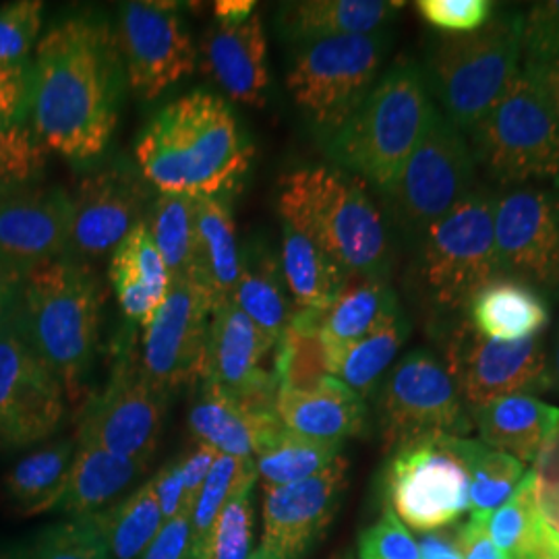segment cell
I'll use <instances>...</instances> for the list:
<instances>
[{"instance_id": "18", "label": "cell", "mask_w": 559, "mask_h": 559, "mask_svg": "<svg viewBox=\"0 0 559 559\" xmlns=\"http://www.w3.org/2000/svg\"><path fill=\"white\" fill-rule=\"evenodd\" d=\"M117 40L129 85L143 100L158 98L195 69L198 52L175 2H124Z\"/></svg>"}, {"instance_id": "26", "label": "cell", "mask_w": 559, "mask_h": 559, "mask_svg": "<svg viewBox=\"0 0 559 559\" xmlns=\"http://www.w3.org/2000/svg\"><path fill=\"white\" fill-rule=\"evenodd\" d=\"M466 321L485 340L522 342L547 330L551 309L547 295L533 284L496 276L468 300Z\"/></svg>"}, {"instance_id": "25", "label": "cell", "mask_w": 559, "mask_h": 559, "mask_svg": "<svg viewBox=\"0 0 559 559\" xmlns=\"http://www.w3.org/2000/svg\"><path fill=\"white\" fill-rule=\"evenodd\" d=\"M187 425L200 443L218 454L251 460L260 456L284 429L278 413H253L207 381H201Z\"/></svg>"}, {"instance_id": "12", "label": "cell", "mask_w": 559, "mask_h": 559, "mask_svg": "<svg viewBox=\"0 0 559 559\" xmlns=\"http://www.w3.org/2000/svg\"><path fill=\"white\" fill-rule=\"evenodd\" d=\"M378 413L388 450L431 436L464 438L471 431L456 381L427 348H415L394 365L381 383Z\"/></svg>"}, {"instance_id": "3", "label": "cell", "mask_w": 559, "mask_h": 559, "mask_svg": "<svg viewBox=\"0 0 559 559\" xmlns=\"http://www.w3.org/2000/svg\"><path fill=\"white\" fill-rule=\"evenodd\" d=\"M278 212L348 276L390 278L392 242L362 180L338 166H307L280 179Z\"/></svg>"}, {"instance_id": "11", "label": "cell", "mask_w": 559, "mask_h": 559, "mask_svg": "<svg viewBox=\"0 0 559 559\" xmlns=\"http://www.w3.org/2000/svg\"><path fill=\"white\" fill-rule=\"evenodd\" d=\"M475 187L477 164L468 140L436 108L419 145L385 198L400 230L417 240Z\"/></svg>"}, {"instance_id": "15", "label": "cell", "mask_w": 559, "mask_h": 559, "mask_svg": "<svg viewBox=\"0 0 559 559\" xmlns=\"http://www.w3.org/2000/svg\"><path fill=\"white\" fill-rule=\"evenodd\" d=\"M443 362L473 411L493 400L551 388L549 350L543 336L493 342L479 336L466 318L445 332Z\"/></svg>"}, {"instance_id": "4", "label": "cell", "mask_w": 559, "mask_h": 559, "mask_svg": "<svg viewBox=\"0 0 559 559\" xmlns=\"http://www.w3.org/2000/svg\"><path fill=\"white\" fill-rule=\"evenodd\" d=\"M15 318L67 399H80L100 344L102 288L90 265L59 258L32 267L21 280Z\"/></svg>"}, {"instance_id": "39", "label": "cell", "mask_w": 559, "mask_h": 559, "mask_svg": "<svg viewBox=\"0 0 559 559\" xmlns=\"http://www.w3.org/2000/svg\"><path fill=\"white\" fill-rule=\"evenodd\" d=\"M198 200L187 195L158 193L145 216V226L154 240L170 280L191 272L195 258Z\"/></svg>"}, {"instance_id": "23", "label": "cell", "mask_w": 559, "mask_h": 559, "mask_svg": "<svg viewBox=\"0 0 559 559\" xmlns=\"http://www.w3.org/2000/svg\"><path fill=\"white\" fill-rule=\"evenodd\" d=\"M201 64L230 100L263 106L270 73L260 13L240 23L214 21L201 40Z\"/></svg>"}, {"instance_id": "9", "label": "cell", "mask_w": 559, "mask_h": 559, "mask_svg": "<svg viewBox=\"0 0 559 559\" xmlns=\"http://www.w3.org/2000/svg\"><path fill=\"white\" fill-rule=\"evenodd\" d=\"M390 40L381 29L297 46L286 85L323 143L338 135L378 83Z\"/></svg>"}, {"instance_id": "33", "label": "cell", "mask_w": 559, "mask_h": 559, "mask_svg": "<svg viewBox=\"0 0 559 559\" xmlns=\"http://www.w3.org/2000/svg\"><path fill=\"white\" fill-rule=\"evenodd\" d=\"M233 302L253 321L274 346L290 325L295 309L280 272V261L263 242L251 240L240 251L239 280Z\"/></svg>"}, {"instance_id": "22", "label": "cell", "mask_w": 559, "mask_h": 559, "mask_svg": "<svg viewBox=\"0 0 559 559\" xmlns=\"http://www.w3.org/2000/svg\"><path fill=\"white\" fill-rule=\"evenodd\" d=\"M71 195L59 185L29 182L0 191V265L25 276L69 258Z\"/></svg>"}, {"instance_id": "29", "label": "cell", "mask_w": 559, "mask_h": 559, "mask_svg": "<svg viewBox=\"0 0 559 559\" xmlns=\"http://www.w3.org/2000/svg\"><path fill=\"white\" fill-rule=\"evenodd\" d=\"M78 440L44 443L17 460L0 483L2 508L17 519H34L59 508L67 491Z\"/></svg>"}, {"instance_id": "1", "label": "cell", "mask_w": 559, "mask_h": 559, "mask_svg": "<svg viewBox=\"0 0 559 559\" xmlns=\"http://www.w3.org/2000/svg\"><path fill=\"white\" fill-rule=\"evenodd\" d=\"M127 69L117 29L98 15L52 25L27 67L25 120L48 152L98 158L119 124Z\"/></svg>"}, {"instance_id": "46", "label": "cell", "mask_w": 559, "mask_h": 559, "mask_svg": "<svg viewBox=\"0 0 559 559\" xmlns=\"http://www.w3.org/2000/svg\"><path fill=\"white\" fill-rule=\"evenodd\" d=\"M48 164L44 147L27 120L0 117V191L38 182Z\"/></svg>"}, {"instance_id": "40", "label": "cell", "mask_w": 559, "mask_h": 559, "mask_svg": "<svg viewBox=\"0 0 559 559\" xmlns=\"http://www.w3.org/2000/svg\"><path fill=\"white\" fill-rule=\"evenodd\" d=\"M100 516L112 559H141L164 524L150 480Z\"/></svg>"}, {"instance_id": "34", "label": "cell", "mask_w": 559, "mask_h": 559, "mask_svg": "<svg viewBox=\"0 0 559 559\" xmlns=\"http://www.w3.org/2000/svg\"><path fill=\"white\" fill-rule=\"evenodd\" d=\"M280 272L295 311H323L338 297L348 274L332 260L316 240L282 222Z\"/></svg>"}, {"instance_id": "47", "label": "cell", "mask_w": 559, "mask_h": 559, "mask_svg": "<svg viewBox=\"0 0 559 559\" xmlns=\"http://www.w3.org/2000/svg\"><path fill=\"white\" fill-rule=\"evenodd\" d=\"M44 4L40 0H15L0 7V67L25 64L38 46Z\"/></svg>"}, {"instance_id": "54", "label": "cell", "mask_w": 559, "mask_h": 559, "mask_svg": "<svg viewBox=\"0 0 559 559\" xmlns=\"http://www.w3.org/2000/svg\"><path fill=\"white\" fill-rule=\"evenodd\" d=\"M27 67H0V117H20L25 119L27 100Z\"/></svg>"}, {"instance_id": "59", "label": "cell", "mask_w": 559, "mask_h": 559, "mask_svg": "<svg viewBox=\"0 0 559 559\" xmlns=\"http://www.w3.org/2000/svg\"><path fill=\"white\" fill-rule=\"evenodd\" d=\"M21 280L23 276L0 265V318L7 316L15 302H17V295H20Z\"/></svg>"}, {"instance_id": "51", "label": "cell", "mask_w": 559, "mask_h": 559, "mask_svg": "<svg viewBox=\"0 0 559 559\" xmlns=\"http://www.w3.org/2000/svg\"><path fill=\"white\" fill-rule=\"evenodd\" d=\"M191 510L185 508L175 519L166 520L141 559H191Z\"/></svg>"}, {"instance_id": "16", "label": "cell", "mask_w": 559, "mask_h": 559, "mask_svg": "<svg viewBox=\"0 0 559 559\" xmlns=\"http://www.w3.org/2000/svg\"><path fill=\"white\" fill-rule=\"evenodd\" d=\"M212 311L214 302L189 272L170 280L160 309L143 328L141 373L168 396L203 381Z\"/></svg>"}, {"instance_id": "10", "label": "cell", "mask_w": 559, "mask_h": 559, "mask_svg": "<svg viewBox=\"0 0 559 559\" xmlns=\"http://www.w3.org/2000/svg\"><path fill=\"white\" fill-rule=\"evenodd\" d=\"M454 440L431 436L406 441L385 462L381 498L408 531H441L471 510L468 468Z\"/></svg>"}, {"instance_id": "37", "label": "cell", "mask_w": 559, "mask_h": 559, "mask_svg": "<svg viewBox=\"0 0 559 559\" xmlns=\"http://www.w3.org/2000/svg\"><path fill=\"white\" fill-rule=\"evenodd\" d=\"M276 346L274 378L278 392H313L332 378V357L321 338L320 311H295Z\"/></svg>"}, {"instance_id": "17", "label": "cell", "mask_w": 559, "mask_h": 559, "mask_svg": "<svg viewBox=\"0 0 559 559\" xmlns=\"http://www.w3.org/2000/svg\"><path fill=\"white\" fill-rule=\"evenodd\" d=\"M493 235L501 276L558 295L559 185H524L498 195Z\"/></svg>"}, {"instance_id": "31", "label": "cell", "mask_w": 559, "mask_h": 559, "mask_svg": "<svg viewBox=\"0 0 559 559\" xmlns=\"http://www.w3.org/2000/svg\"><path fill=\"white\" fill-rule=\"evenodd\" d=\"M110 282L122 313L141 328L160 309L170 276L145 222L135 226L110 258Z\"/></svg>"}, {"instance_id": "36", "label": "cell", "mask_w": 559, "mask_h": 559, "mask_svg": "<svg viewBox=\"0 0 559 559\" xmlns=\"http://www.w3.org/2000/svg\"><path fill=\"white\" fill-rule=\"evenodd\" d=\"M408 336L411 321L396 305L367 336L340 350L332 360V378L360 399H369L399 357L400 348Z\"/></svg>"}, {"instance_id": "50", "label": "cell", "mask_w": 559, "mask_h": 559, "mask_svg": "<svg viewBox=\"0 0 559 559\" xmlns=\"http://www.w3.org/2000/svg\"><path fill=\"white\" fill-rule=\"evenodd\" d=\"M357 559H420L419 543L392 510L383 508L381 519L360 533Z\"/></svg>"}, {"instance_id": "61", "label": "cell", "mask_w": 559, "mask_h": 559, "mask_svg": "<svg viewBox=\"0 0 559 559\" xmlns=\"http://www.w3.org/2000/svg\"><path fill=\"white\" fill-rule=\"evenodd\" d=\"M0 559H21V543L0 540Z\"/></svg>"}, {"instance_id": "14", "label": "cell", "mask_w": 559, "mask_h": 559, "mask_svg": "<svg viewBox=\"0 0 559 559\" xmlns=\"http://www.w3.org/2000/svg\"><path fill=\"white\" fill-rule=\"evenodd\" d=\"M124 346L100 396L85 406L78 441L94 443L122 459L152 462L160 443L170 396L141 373Z\"/></svg>"}, {"instance_id": "52", "label": "cell", "mask_w": 559, "mask_h": 559, "mask_svg": "<svg viewBox=\"0 0 559 559\" xmlns=\"http://www.w3.org/2000/svg\"><path fill=\"white\" fill-rule=\"evenodd\" d=\"M150 483H152L156 500L160 503L164 522L175 519L185 508H193V503L187 500V493H185V483H182V475H180L179 460L166 462L160 471H158V475L150 480Z\"/></svg>"}, {"instance_id": "7", "label": "cell", "mask_w": 559, "mask_h": 559, "mask_svg": "<svg viewBox=\"0 0 559 559\" xmlns=\"http://www.w3.org/2000/svg\"><path fill=\"white\" fill-rule=\"evenodd\" d=\"M496 198L489 189L475 187L466 200L415 240V282L440 321L456 323L466 318L471 297L483 284L501 276L493 235Z\"/></svg>"}, {"instance_id": "13", "label": "cell", "mask_w": 559, "mask_h": 559, "mask_svg": "<svg viewBox=\"0 0 559 559\" xmlns=\"http://www.w3.org/2000/svg\"><path fill=\"white\" fill-rule=\"evenodd\" d=\"M64 415V388L23 336L13 307L0 318V450L50 440Z\"/></svg>"}, {"instance_id": "24", "label": "cell", "mask_w": 559, "mask_h": 559, "mask_svg": "<svg viewBox=\"0 0 559 559\" xmlns=\"http://www.w3.org/2000/svg\"><path fill=\"white\" fill-rule=\"evenodd\" d=\"M406 4L400 0H293L276 13L280 38L295 46L388 29Z\"/></svg>"}, {"instance_id": "48", "label": "cell", "mask_w": 559, "mask_h": 559, "mask_svg": "<svg viewBox=\"0 0 559 559\" xmlns=\"http://www.w3.org/2000/svg\"><path fill=\"white\" fill-rule=\"evenodd\" d=\"M522 62L559 60V0H539L520 11Z\"/></svg>"}, {"instance_id": "45", "label": "cell", "mask_w": 559, "mask_h": 559, "mask_svg": "<svg viewBox=\"0 0 559 559\" xmlns=\"http://www.w3.org/2000/svg\"><path fill=\"white\" fill-rule=\"evenodd\" d=\"M258 483L255 462L251 459H235L218 454L207 479L203 480L200 493L191 510V537L193 547H198L210 533L216 516L221 514L226 501L230 500L242 485Z\"/></svg>"}, {"instance_id": "56", "label": "cell", "mask_w": 559, "mask_h": 559, "mask_svg": "<svg viewBox=\"0 0 559 559\" xmlns=\"http://www.w3.org/2000/svg\"><path fill=\"white\" fill-rule=\"evenodd\" d=\"M420 559H462L459 543H456V528H441L433 533H420Z\"/></svg>"}, {"instance_id": "62", "label": "cell", "mask_w": 559, "mask_h": 559, "mask_svg": "<svg viewBox=\"0 0 559 559\" xmlns=\"http://www.w3.org/2000/svg\"><path fill=\"white\" fill-rule=\"evenodd\" d=\"M249 559H267L265 558V556H263V554H261L260 549H258V551H253V554H251V558Z\"/></svg>"}, {"instance_id": "32", "label": "cell", "mask_w": 559, "mask_h": 559, "mask_svg": "<svg viewBox=\"0 0 559 559\" xmlns=\"http://www.w3.org/2000/svg\"><path fill=\"white\" fill-rule=\"evenodd\" d=\"M195 258L191 274L214 302L233 299L239 280L240 249L228 195L198 200Z\"/></svg>"}, {"instance_id": "44", "label": "cell", "mask_w": 559, "mask_h": 559, "mask_svg": "<svg viewBox=\"0 0 559 559\" xmlns=\"http://www.w3.org/2000/svg\"><path fill=\"white\" fill-rule=\"evenodd\" d=\"M253 487L255 483L242 485L239 491L226 501L221 514L214 520L210 533L198 547L191 549V559H249L253 547Z\"/></svg>"}, {"instance_id": "55", "label": "cell", "mask_w": 559, "mask_h": 559, "mask_svg": "<svg viewBox=\"0 0 559 559\" xmlns=\"http://www.w3.org/2000/svg\"><path fill=\"white\" fill-rule=\"evenodd\" d=\"M216 459H218V452L212 450L210 445H203V443H198V448L193 452H189L187 456L179 459L185 493H187V500L191 503H195L201 485H203V480L207 479Z\"/></svg>"}, {"instance_id": "57", "label": "cell", "mask_w": 559, "mask_h": 559, "mask_svg": "<svg viewBox=\"0 0 559 559\" xmlns=\"http://www.w3.org/2000/svg\"><path fill=\"white\" fill-rule=\"evenodd\" d=\"M522 64H526V62H522ZM528 67L535 71L559 124V60L543 62V64H528Z\"/></svg>"}, {"instance_id": "5", "label": "cell", "mask_w": 559, "mask_h": 559, "mask_svg": "<svg viewBox=\"0 0 559 559\" xmlns=\"http://www.w3.org/2000/svg\"><path fill=\"white\" fill-rule=\"evenodd\" d=\"M436 110L419 62L390 67L338 135L325 143L328 156L383 195L392 189Z\"/></svg>"}, {"instance_id": "30", "label": "cell", "mask_w": 559, "mask_h": 559, "mask_svg": "<svg viewBox=\"0 0 559 559\" xmlns=\"http://www.w3.org/2000/svg\"><path fill=\"white\" fill-rule=\"evenodd\" d=\"M147 466L150 462L122 459L94 443L78 441L67 491L57 510L69 519L102 514L124 500Z\"/></svg>"}, {"instance_id": "58", "label": "cell", "mask_w": 559, "mask_h": 559, "mask_svg": "<svg viewBox=\"0 0 559 559\" xmlns=\"http://www.w3.org/2000/svg\"><path fill=\"white\" fill-rule=\"evenodd\" d=\"M255 11H258V4L253 0H218L214 4L216 21L222 23L247 21Z\"/></svg>"}, {"instance_id": "43", "label": "cell", "mask_w": 559, "mask_h": 559, "mask_svg": "<svg viewBox=\"0 0 559 559\" xmlns=\"http://www.w3.org/2000/svg\"><path fill=\"white\" fill-rule=\"evenodd\" d=\"M21 559H112L100 514L71 516L21 540Z\"/></svg>"}, {"instance_id": "49", "label": "cell", "mask_w": 559, "mask_h": 559, "mask_svg": "<svg viewBox=\"0 0 559 559\" xmlns=\"http://www.w3.org/2000/svg\"><path fill=\"white\" fill-rule=\"evenodd\" d=\"M415 7L429 27L445 36L473 34L498 11L491 0H419Z\"/></svg>"}, {"instance_id": "27", "label": "cell", "mask_w": 559, "mask_h": 559, "mask_svg": "<svg viewBox=\"0 0 559 559\" xmlns=\"http://www.w3.org/2000/svg\"><path fill=\"white\" fill-rule=\"evenodd\" d=\"M276 413L284 429L328 443H344L367 429L365 400L336 378L313 392H278Z\"/></svg>"}, {"instance_id": "60", "label": "cell", "mask_w": 559, "mask_h": 559, "mask_svg": "<svg viewBox=\"0 0 559 559\" xmlns=\"http://www.w3.org/2000/svg\"><path fill=\"white\" fill-rule=\"evenodd\" d=\"M549 378H551V385L559 388V328L556 344H554V355L549 357Z\"/></svg>"}, {"instance_id": "42", "label": "cell", "mask_w": 559, "mask_h": 559, "mask_svg": "<svg viewBox=\"0 0 559 559\" xmlns=\"http://www.w3.org/2000/svg\"><path fill=\"white\" fill-rule=\"evenodd\" d=\"M485 528L506 558H535L545 524L535 501L533 471L526 473L512 500L485 516Z\"/></svg>"}, {"instance_id": "28", "label": "cell", "mask_w": 559, "mask_h": 559, "mask_svg": "<svg viewBox=\"0 0 559 559\" xmlns=\"http://www.w3.org/2000/svg\"><path fill=\"white\" fill-rule=\"evenodd\" d=\"M480 441L522 464L535 462L558 431L559 408L533 394L493 400L473 411Z\"/></svg>"}, {"instance_id": "20", "label": "cell", "mask_w": 559, "mask_h": 559, "mask_svg": "<svg viewBox=\"0 0 559 559\" xmlns=\"http://www.w3.org/2000/svg\"><path fill=\"white\" fill-rule=\"evenodd\" d=\"M348 485V460L338 456L309 479L265 487L260 551L267 559H302L323 537Z\"/></svg>"}, {"instance_id": "35", "label": "cell", "mask_w": 559, "mask_h": 559, "mask_svg": "<svg viewBox=\"0 0 559 559\" xmlns=\"http://www.w3.org/2000/svg\"><path fill=\"white\" fill-rule=\"evenodd\" d=\"M396 305L390 280L348 276L338 297L320 313L321 338L332 360L342 348L367 336Z\"/></svg>"}, {"instance_id": "53", "label": "cell", "mask_w": 559, "mask_h": 559, "mask_svg": "<svg viewBox=\"0 0 559 559\" xmlns=\"http://www.w3.org/2000/svg\"><path fill=\"white\" fill-rule=\"evenodd\" d=\"M456 543L462 559H508L489 537L480 514H471L468 522L456 528Z\"/></svg>"}, {"instance_id": "6", "label": "cell", "mask_w": 559, "mask_h": 559, "mask_svg": "<svg viewBox=\"0 0 559 559\" xmlns=\"http://www.w3.org/2000/svg\"><path fill=\"white\" fill-rule=\"evenodd\" d=\"M520 64V11L498 9L473 34L440 36L423 71L436 108L468 138L506 94Z\"/></svg>"}, {"instance_id": "21", "label": "cell", "mask_w": 559, "mask_h": 559, "mask_svg": "<svg viewBox=\"0 0 559 559\" xmlns=\"http://www.w3.org/2000/svg\"><path fill=\"white\" fill-rule=\"evenodd\" d=\"M272 348L274 342L233 299L222 300L212 311L203 381L253 413L276 415L278 383L274 373L261 369V360Z\"/></svg>"}, {"instance_id": "19", "label": "cell", "mask_w": 559, "mask_h": 559, "mask_svg": "<svg viewBox=\"0 0 559 559\" xmlns=\"http://www.w3.org/2000/svg\"><path fill=\"white\" fill-rule=\"evenodd\" d=\"M147 189L140 170L124 162H110L85 175L71 198L69 258L85 263L115 253L131 230L145 222Z\"/></svg>"}, {"instance_id": "8", "label": "cell", "mask_w": 559, "mask_h": 559, "mask_svg": "<svg viewBox=\"0 0 559 559\" xmlns=\"http://www.w3.org/2000/svg\"><path fill=\"white\" fill-rule=\"evenodd\" d=\"M466 140L475 164L500 187L559 185L558 119L528 64H520L506 94Z\"/></svg>"}, {"instance_id": "41", "label": "cell", "mask_w": 559, "mask_h": 559, "mask_svg": "<svg viewBox=\"0 0 559 559\" xmlns=\"http://www.w3.org/2000/svg\"><path fill=\"white\" fill-rule=\"evenodd\" d=\"M338 456L342 443L311 440L282 429L253 462L265 487H282L318 475Z\"/></svg>"}, {"instance_id": "2", "label": "cell", "mask_w": 559, "mask_h": 559, "mask_svg": "<svg viewBox=\"0 0 559 559\" xmlns=\"http://www.w3.org/2000/svg\"><path fill=\"white\" fill-rule=\"evenodd\" d=\"M251 158L253 147L235 112L203 90L166 104L135 145L138 168L150 187L193 200L233 193Z\"/></svg>"}, {"instance_id": "38", "label": "cell", "mask_w": 559, "mask_h": 559, "mask_svg": "<svg viewBox=\"0 0 559 559\" xmlns=\"http://www.w3.org/2000/svg\"><path fill=\"white\" fill-rule=\"evenodd\" d=\"M456 450L468 468L471 514L487 516L512 500L526 477V464L483 441L456 438Z\"/></svg>"}]
</instances>
